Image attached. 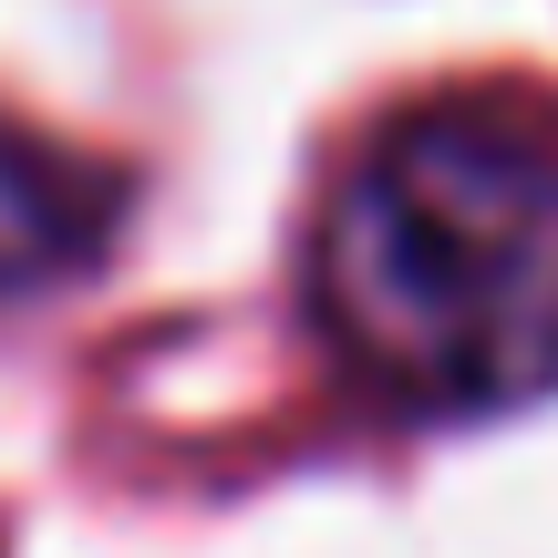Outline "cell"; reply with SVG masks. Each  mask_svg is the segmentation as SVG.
Segmentation results:
<instances>
[{
	"mask_svg": "<svg viewBox=\"0 0 558 558\" xmlns=\"http://www.w3.org/2000/svg\"><path fill=\"white\" fill-rule=\"evenodd\" d=\"M311 311L403 414L558 393V135L497 104H414L331 177Z\"/></svg>",
	"mask_w": 558,
	"mask_h": 558,
	"instance_id": "1",
	"label": "cell"
},
{
	"mask_svg": "<svg viewBox=\"0 0 558 558\" xmlns=\"http://www.w3.org/2000/svg\"><path fill=\"white\" fill-rule=\"evenodd\" d=\"M94 228H104V186H83L73 166L41 156V145L0 135V290L52 279V259L94 248Z\"/></svg>",
	"mask_w": 558,
	"mask_h": 558,
	"instance_id": "2",
	"label": "cell"
}]
</instances>
